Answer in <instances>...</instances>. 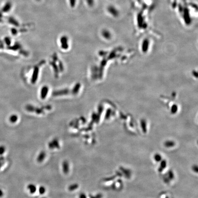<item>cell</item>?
Segmentation results:
<instances>
[{
  "label": "cell",
  "mask_w": 198,
  "mask_h": 198,
  "mask_svg": "<svg viewBox=\"0 0 198 198\" xmlns=\"http://www.w3.org/2000/svg\"><path fill=\"white\" fill-rule=\"evenodd\" d=\"M108 12L114 18H117L119 15V12L115 6L110 5L107 8Z\"/></svg>",
  "instance_id": "1"
},
{
  "label": "cell",
  "mask_w": 198,
  "mask_h": 198,
  "mask_svg": "<svg viewBox=\"0 0 198 198\" xmlns=\"http://www.w3.org/2000/svg\"><path fill=\"white\" fill-rule=\"evenodd\" d=\"M49 147L50 149H53L54 148H59V141L57 139H54L52 141H50L48 144Z\"/></svg>",
  "instance_id": "2"
},
{
  "label": "cell",
  "mask_w": 198,
  "mask_h": 198,
  "mask_svg": "<svg viewBox=\"0 0 198 198\" xmlns=\"http://www.w3.org/2000/svg\"><path fill=\"white\" fill-rule=\"evenodd\" d=\"M62 167L64 173L65 174H68L69 171V163L67 161H64L62 163Z\"/></svg>",
  "instance_id": "3"
},
{
  "label": "cell",
  "mask_w": 198,
  "mask_h": 198,
  "mask_svg": "<svg viewBox=\"0 0 198 198\" xmlns=\"http://www.w3.org/2000/svg\"><path fill=\"white\" fill-rule=\"evenodd\" d=\"M46 157V152L44 151H41V152L39 153L38 156L37 158V161L38 162H39V163H41V162H42V161H44Z\"/></svg>",
  "instance_id": "4"
},
{
  "label": "cell",
  "mask_w": 198,
  "mask_h": 198,
  "mask_svg": "<svg viewBox=\"0 0 198 198\" xmlns=\"http://www.w3.org/2000/svg\"><path fill=\"white\" fill-rule=\"evenodd\" d=\"M28 189H29L30 194H34L36 191V187L35 185L33 184H30L27 186Z\"/></svg>",
  "instance_id": "5"
},
{
  "label": "cell",
  "mask_w": 198,
  "mask_h": 198,
  "mask_svg": "<svg viewBox=\"0 0 198 198\" xmlns=\"http://www.w3.org/2000/svg\"><path fill=\"white\" fill-rule=\"evenodd\" d=\"M78 187H79V185H78V184H71V185L69 186L68 190L70 191H72L75 190V189L78 188Z\"/></svg>",
  "instance_id": "6"
},
{
  "label": "cell",
  "mask_w": 198,
  "mask_h": 198,
  "mask_svg": "<svg viewBox=\"0 0 198 198\" xmlns=\"http://www.w3.org/2000/svg\"><path fill=\"white\" fill-rule=\"evenodd\" d=\"M17 120H18V117L15 115L11 116L9 118V120H10V122L12 123H16Z\"/></svg>",
  "instance_id": "7"
},
{
  "label": "cell",
  "mask_w": 198,
  "mask_h": 198,
  "mask_svg": "<svg viewBox=\"0 0 198 198\" xmlns=\"http://www.w3.org/2000/svg\"><path fill=\"white\" fill-rule=\"evenodd\" d=\"M46 189L44 186H40L39 188V192L41 195H43V194H45L46 193Z\"/></svg>",
  "instance_id": "8"
},
{
  "label": "cell",
  "mask_w": 198,
  "mask_h": 198,
  "mask_svg": "<svg viewBox=\"0 0 198 198\" xmlns=\"http://www.w3.org/2000/svg\"><path fill=\"white\" fill-rule=\"evenodd\" d=\"M6 148L4 146H0V155L3 154L5 152Z\"/></svg>",
  "instance_id": "9"
},
{
  "label": "cell",
  "mask_w": 198,
  "mask_h": 198,
  "mask_svg": "<svg viewBox=\"0 0 198 198\" xmlns=\"http://www.w3.org/2000/svg\"><path fill=\"white\" fill-rule=\"evenodd\" d=\"M88 4L90 6H92L94 4V0H86Z\"/></svg>",
  "instance_id": "10"
},
{
  "label": "cell",
  "mask_w": 198,
  "mask_h": 198,
  "mask_svg": "<svg viewBox=\"0 0 198 198\" xmlns=\"http://www.w3.org/2000/svg\"><path fill=\"white\" fill-rule=\"evenodd\" d=\"M69 1L71 7H74L75 5L76 0H69Z\"/></svg>",
  "instance_id": "11"
},
{
  "label": "cell",
  "mask_w": 198,
  "mask_h": 198,
  "mask_svg": "<svg viewBox=\"0 0 198 198\" xmlns=\"http://www.w3.org/2000/svg\"><path fill=\"white\" fill-rule=\"evenodd\" d=\"M79 198H87L86 195L83 193H81L79 195Z\"/></svg>",
  "instance_id": "12"
},
{
  "label": "cell",
  "mask_w": 198,
  "mask_h": 198,
  "mask_svg": "<svg viewBox=\"0 0 198 198\" xmlns=\"http://www.w3.org/2000/svg\"><path fill=\"white\" fill-rule=\"evenodd\" d=\"M4 160V159L3 158H0V168H1L2 165L3 164Z\"/></svg>",
  "instance_id": "13"
},
{
  "label": "cell",
  "mask_w": 198,
  "mask_h": 198,
  "mask_svg": "<svg viewBox=\"0 0 198 198\" xmlns=\"http://www.w3.org/2000/svg\"><path fill=\"white\" fill-rule=\"evenodd\" d=\"M3 195V192L1 189H0V197H2Z\"/></svg>",
  "instance_id": "14"
},
{
  "label": "cell",
  "mask_w": 198,
  "mask_h": 198,
  "mask_svg": "<svg viewBox=\"0 0 198 198\" xmlns=\"http://www.w3.org/2000/svg\"><path fill=\"white\" fill-rule=\"evenodd\" d=\"M90 198H96V197H95V196H93L92 195H90Z\"/></svg>",
  "instance_id": "15"
},
{
  "label": "cell",
  "mask_w": 198,
  "mask_h": 198,
  "mask_svg": "<svg viewBox=\"0 0 198 198\" xmlns=\"http://www.w3.org/2000/svg\"><path fill=\"white\" fill-rule=\"evenodd\" d=\"M45 198V197H43V198Z\"/></svg>",
  "instance_id": "16"
},
{
  "label": "cell",
  "mask_w": 198,
  "mask_h": 198,
  "mask_svg": "<svg viewBox=\"0 0 198 198\" xmlns=\"http://www.w3.org/2000/svg\"><path fill=\"white\" fill-rule=\"evenodd\" d=\"M37 1H39V0H37Z\"/></svg>",
  "instance_id": "17"
}]
</instances>
